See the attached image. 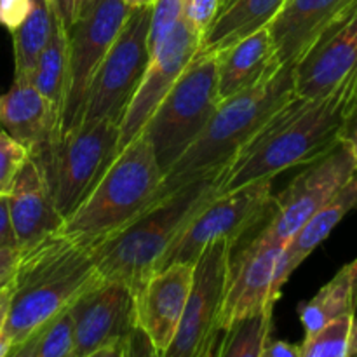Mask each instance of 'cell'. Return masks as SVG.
I'll return each mask as SVG.
<instances>
[{
  "instance_id": "7bdbcfd3",
  "label": "cell",
  "mask_w": 357,
  "mask_h": 357,
  "mask_svg": "<svg viewBox=\"0 0 357 357\" xmlns=\"http://www.w3.org/2000/svg\"><path fill=\"white\" fill-rule=\"evenodd\" d=\"M94 0H77V6H75V20L80 17L82 14H86L89 10V7L93 6Z\"/></svg>"
},
{
  "instance_id": "e575fe53",
  "label": "cell",
  "mask_w": 357,
  "mask_h": 357,
  "mask_svg": "<svg viewBox=\"0 0 357 357\" xmlns=\"http://www.w3.org/2000/svg\"><path fill=\"white\" fill-rule=\"evenodd\" d=\"M338 139H340V142L347 146L349 152L352 153V159H354L357 169V101L352 103L351 108H349L347 117H345L344 126H342Z\"/></svg>"
},
{
  "instance_id": "5b68a950",
  "label": "cell",
  "mask_w": 357,
  "mask_h": 357,
  "mask_svg": "<svg viewBox=\"0 0 357 357\" xmlns=\"http://www.w3.org/2000/svg\"><path fill=\"white\" fill-rule=\"evenodd\" d=\"M162 176L152 145L139 135L117 153L100 183L58 232L101 243L152 206Z\"/></svg>"
},
{
  "instance_id": "ac0fdd59",
  "label": "cell",
  "mask_w": 357,
  "mask_h": 357,
  "mask_svg": "<svg viewBox=\"0 0 357 357\" xmlns=\"http://www.w3.org/2000/svg\"><path fill=\"white\" fill-rule=\"evenodd\" d=\"M354 3L357 0H286L267 26L279 63L295 66L314 42Z\"/></svg>"
},
{
  "instance_id": "44dd1931",
  "label": "cell",
  "mask_w": 357,
  "mask_h": 357,
  "mask_svg": "<svg viewBox=\"0 0 357 357\" xmlns=\"http://www.w3.org/2000/svg\"><path fill=\"white\" fill-rule=\"evenodd\" d=\"M281 68L268 28L255 31L216 54L220 100H229L265 84Z\"/></svg>"
},
{
  "instance_id": "30bf717a",
  "label": "cell",
  "mask_w": 357,
  "mask_h": 357,
  "mask_svg": "<svg viewBox=\"0 0 357 357\" xmlns=\"http://www.w3.org/2000/svg\"><path fill=\"white\" fill-rule=\"evenodd\" d=\"M236 244L213 241L194 265V282L173 340L160 357H209L220 337V316Z\"/></svg>"
},
{
  "instance_id": "d4e9b609",
  "label": "cell",
  "mask_w": 357,
  "mask_h": 357,
  "mask_svg": "<svg viewBox=\"0 0 357 357\" xmlns=\"http://www.w3.org/2000/svg\"><path fill=\"white\" fill-rule=\"evenodd\" d=\"M56 23L58 20H56L52 6L45 3L44 0H33L31 13L10 33L14 49V79L30 80Z\"/></svg>"
},
{
  "instance_id": "cb8c5ba5",
  "label": "cell",
  "mask_w": 357,
  "mask_h": 357,
  "mask_svg": "<svg viewBox=\"0 0 357 357\" xmlns=\"http://www.w3.org/2000/svg\"><path fill=\"white\" fill-rule=\"evenodd\" d=\"M357 309V258L344 265L314 298L300 305L298 316L305 337L317 333L333 321L356 316Z\"/></svg>"
},
{
  "instance_id": "7402d4cb",
  "label": "cell",
  "mask_w": 357,
  "mask_h": 357,
  "mask_svg": "<svg viewBox=\"0 0 357 357\" xmlns=\"http://www.w3.org/2000/svg\"><path fill=\"white\" fill-rule=\"evenodd\" d=\"M354 208H357V171L354 176L319 211L314 213L303 223L302 229L286 243L274 278V289L279 296H281V289L289 279V275L302 265V261L307 260V257L316 248H319L330 237L335 227Z\"/></svg>"
},
{
  "instance_id": "83f0119b",
  "label": "cell",
  "mask_w": 357,
  "mask_h": 357,
  "mask_svg": "<svg viewBox=\"0 0 357 357\" xmlns=\"http://www.w3.org/2000/svg\"><path fill=\"white\" fill-rule=\"evenodd\" d=\"M354 319L356 316L342 317L303 338L300 357H349Z\"/></svg>"
},
{
  "instance_id": "7dc6e473",
  "label": "cell",
  "mask_w": 357,
  "mask_h": 357,
  "mask_svg": "<svg viewBox=\"0 0 357 357\" xmlns=\"http://www.w3.org/2000/svg\"><path fill=\"white\" fill-rule=\"evenodd\" d=\"M45 3H49V6H52V2H54V0H44Z\"/></svg>"
},
{
  "instance_id": "d6a6232c",
  "label": "cell",
  "mask_w": 357,
  "mask_h": 357,
  "mask_svg": "<svg viewBox=\"0 0 357 357\" xmlns=\"http://www.w3.org/2000/svg\"><path fill=\"white\" fill-rule=\"evenodd\" d=\"M33 0H0V26L13 33L28 17Z\"/></svg>"
},
{
  "instance_id": "ee69618b",
  "label": "cell",
  "mask_w": 357,
  "mask_h": 357,
  "mask_svg": "<svg viewBox=\"0 0 357 357\" xmlns=\"http://www.w3.org/2000/svg\"><path fill=\"white\" fill-rule=\"evenodd\" d=\"M128 7L131 9H138V7H146V6H152L155 0H122Z\"/></svg>"
},
{
  "instance_id": "484cf974",
  "label": "cell",
  "mask_w": 357,
  "mask_h": 357,
  "mask_svg": "<svg viewBox=\"0 0 357 357\" xmlns=\"http://www.w3.org/2000/svg\"><path fill=\"white\" fill-rule=\"evenodd\" d=\"M66 79H68V33L61 24L56 23L51 38L35 65L30 82L58 112L59 126H61L63 105H65Z\"/></svg>"
},
{
  "instance_id": "4fadbf2b",
  "label": "cell",
  "mask_w": 357,
  "mask_h": 357,
  "mask_svg": "<svg viewBox=\"0 0 357 357\" xmlns=\"http://www.w3.org/2000/svg\"><path fill=\"white\" fill-rule=\"evenodd\" d=\"M199 44H201L199 31L185 17H181L169 37L150 56V63L143 73L142 82L119 124V152L142 135L143 128L157 110L160 101L166 98L178 77L183 73L195 52L199 51Z\"/></svg>"
},
{
  "instance_id": "603a6c76",
  "label": "cell",
  "mask_w": 357,
  "mask_h": 357,
  "mask_svg": "<svg viewBox=\"0 0 357 357\" xmlns=\"http://www.w3.org/2000/svg\"><path fill=\"white\" fill-rule=\"evenodd\" d=\"M286 0H222L215 20L202 33L199 51L218 54L268 26Z\"/></svg>"
},
{
  "instance_id": "f546056e",
  "label": "cell",
  "mask_w": 357,
  "mask_h": 357,
  "mask_svg": "<svg viewBox=\"0 0 357 357\" xmlns=\"http://www.w3.org/2000/svg\"><path fill=\"white\" fill-rule=\"evenodd\" d=\"M183 17V0H155L152 3L149 26V52L150 56L162 45L171 31Z\"/></svg>"
},
{
  "instance_id": "e0dca14e",
  "label": "cell",
  "mask_w": 357,
  "mask_h": 357,
  "mask_svg": "<svg viewBox=\"0 0 357 357\" xmlns=\"http://www.w3.org/2000/svg\"><path fill=\"white\" fill-rule=\"evenodd\" d=\"M195 264H173L157 271L135 293L136 326L142 328L157 351L167 349L194 282Z\"/></svg>"
},
{
  "instance_id": "8992f818",
  "label": "cell",
  "mask_w": 357,
  "mask_h": 357,
  "mask_svg": "<svg viewBox=\"0 0 357 357\" xmlns=\"http://www.w3.org/2000/svg\"><path fill=\"white\" fill-rule=\"evenodd\" d=\"M220 103L216 54L197 51L142 131L162 174L195 142Z\"/></svg>"
},
{
  "instance_id": "f35d334b",
  "label": "cell",
  "mask_w": 357,
  "mask_h": 357,
  "mask_svg": "<svg viewBox=\"0 0 357 357\" xmlns=\"http://www.w3.org/2000/svg\"><path fill=\"white\" fill-rule=\"evenodd\" d=\"M260 357H300V345L284 340H268Z\"/></svg>"
},
{
  "instance_id": "d590c367",
  "label": "cell",
  "mask_w": 357,
  "mask_h": 357,
  "mask_svg": "<svg viewBox=\"0 0 357 357\" xmlns=\"http://www.w3.org/2000/svg\"><path fill=\"white\" fill-rule=\"evenodd\" d=\"M10 281H13V279H10ZM10 281L0 288V357H7L10 351V344L9 340H7L6 335V321L7 312H9L10 293H13V284H10Z\"/></svg>"
},
{
  "instance_id": "7c38bea8",
  "label": "cell",
  "mask_w": 357,
  "mask_h": 357,
  "mask_svg": "<svg viewBox=\"0 0 357 357\" xmlns=\"http://www.w3.org/2000/svg\"><path fill=\"white\" fill-rule=\"evenodd\" d=\"M356 171L352 153L342 142L326 155L307 164L305 169L274 197L271 222L264 227L261 236L286 246L303 223L319 211Z\"/></svg>"
},
{
  "instance_id": "5bb4252c",
  "label": "cell",
  "mask_w": 357,
  "mask_h": 357,
  "mask_svg": "<svg viewBox=\"0 0 357 357\" xmlns=\"http://www.w3.org/2000/svg\"><path fill=\"white\" fill-rule=\"evenodd\" d=\"M73 319V357H86L124 342L136 326L135 293L121 281L98 278L68 307Z\"/></svg>"
},
{
  "instance_id": "f6af8a7d",
  "label": "cell",
  "mask_w": 357,
  "mask_h": 357,
  "mask_svg": "<svg viewBox=\"0 0 357 357\" xmlns=\"http://www.w3.org/2000/svg\"><path fill=\"white\" fill-rule=\"evenodd\" d=\"M349 357H357V319H354V328H352L351 352H349Z\"/></svg>"
},
{
  "instance_id": "bcb514c9",
  "label": "cell",
  "mask_w": 357,
  "mask_h": 357,
  "mask_svg": "<svg viewBox=\"0 0 357 357\" xmlns=\"http://www.w3.org/2000/svg\"><path fill=\"white\" fill-rule=\"evenodd\" d=\"M357 101V82H356V89H354V98H352V103H356Z\"/></svg>"
},
{
  "instance_id": "1f68e13d",
  "label": "cell",
  "mask_w": 357,
  "mask_h": 357,
  "mask_svg": "<svg viewBox=\"0 0 357 357\" xmlns=\"http://www.w3.org/2000/svg\"><path fill=\"white\" fill-rule=\"evenodd\" d=\"M222 0H183V17L202 37L215 20Z\"/></svg>"
},
{
  "instance_id": "4dcf8cb0",
  "label": "cell",
  "mask_w": 357,
  "mask_h": 357,
  "mask_svg": "<svg viewBox=\"0 0 357 357\" xmlns=\"http://www.w3.org/2000/svg\"><path fill=\"white\" fill-rule=\"evenodd\" d=\"M28 157V150L0 128V195H9L14 180Z\"/></svg>"
},
{
  "instance_id": "b9f144b4",
  "label": "cell",
  "mask_w": 357,
  "mask_h": 357,
  "mask_svg": "<svg viewBox=\"0 0 357 357\" xmlns=\"http://www.w3.org/2000/svg\"><path fill=\"white\" fill-rule=\"evenodd\" d=\"M122 344H124V342L107 345V347L91 352V354H87L86 357H124V354H122Z\"/></svg>"
},
{
  "instance_id": "8d00e7d4",
  "label": "cell",
  "mask_w": 357,
  "mask_h": 357,
  "mask_svg": "<svg viewBox=\"0 0 357 357\" xmlns=\"http://www.w3.org/2000/svg\"><path fill=\"white\" fill-rule=\"evenodd\" d=\"M20 257L21 250L17 246L0 248V288L6 286L13 279Z\"/></svg>"
},
{
  "instance_id": "f1b7e54d",
  "label": "cell",
  "mask_w": 357,
  "mask_h": 357,
  "mask_svg": "<svg viewBox=\"0 0 357 357\" xmlns=\"http://www.w3.org/2000/svg\"><path fill=\"white\" fill-rule=\"evenodd\" d=\"M35 357H73V319L68 309L42 331Z\"/></svg>"
},
{
  "instance_id": "277c9868",
  "label": "cell",
  "mask_w": 357,
  "mask_h": 357,
  "mask_svg": "<svg viewBox=\"0 0 357 357\" xmlns=\"http://www.w3.org/2000/svg\"><path fill=\"white\" fill-rule=\"evenodd\" d=\"M227 169L208 174L150 206L114 236L96 246V271L101 279L121 281L136 293L153 274L167 248L192 218L222 194Z\"/></svg>"
},
{
  "instance_id": "ba28073f",
  "label": "cell",
  "mask_w": 357,
  "mask_h": 357,
  "mask_svg": "<svg viewBox=\"0 0 357 357\" xmlns=\"http://www.w3.org/2000/svg\"><path fill=\"white\" fill-rule=\"evenodd\" d=\"M152 6L132 9L112 47L94 72L87 89L79 126H91L100 121L121 124L126 108L150 63L149 26Z\"/></svg>"
},
{
  "instance_id": "74e56055",
  "label": "cell",
  "mask_w": 357,
  "mask_h": 357,
  "mask_svg": "<svg viewBox=\"0 0 357 357\" xmlns=\"http://www.w3.org/2000/svg\"><path fill=\"white\" fill-rule=\"evenodd\" d=\"M16 246L13 227H10L9 208H7V195H0V248Z\"/></svg>"
},
{
  "instance_id": "60d3db41",
  "label": "cell",
  "mask_w": 357,
  "mask_h": 357,
  "mask_svg": "<svg viewBox=\"0 0 357 357\" xmlns=\"http://www.w3.org/2000/svg\"><path fill=\"white\" fill-rule=\"evenodd\" d=\"M49 326V324H47ZM45 326V328H47ZM44 328V330H45ZM42 330V331H44ZM42 331H38V333H35L33 337L28 338L26 342H23V344L16 345V347H10L9 354L7 357H35L37 354V347H38V342H40V337H42Z\"/></svg>"
},
{
  "instance_id": "d6986e66",
  "label": "cell",
  "mask_w": 357,
  "mask_h": 357,
  "mask_svg": "<svg viewBox=\"0 0 357 357\" xmlns=\"http://www.w3.org/2000/svg\"><path fill=\"white\" fill-rule=\"evenodd\" d=\"M10 227L20 250L33 246L61 229L63 218L56 209L42 166L28 157L7 195Z\"/></svg>"
},
{
  "instance_id": "9a60e30c",
  "label": "cell",
  "mask_w": 357,
  "mask_h": 357,
  "mask_svg": "<svg viewBox=\"0 0 357 357\" xmlns=\"http://www.w3.org/2000/svg\"><path fill=\"white\" fill-rule=\"evenodd\" d=\"M282 250L284 244L258 234L243 251L232 255L220 316L222 330L244 317L274 309L279 300L274 278Z\"/></svg>"
},
{
  "instance_id": "4316f807",
  "label": "cell",
  "mask_w": 357,
  "mask_h": 357,
  "mask_svg": "<svg viewBox=\"0 0 357 357\" xmlns=\"http://www.w3.org/2000/svg\"><path fill=\"white\" fill-rule=\"evenodd\" d=\"M274 309L236 321L220 331L209 357H260L265 344L271 340Z\"/></svg>"
},
{
  "instance_id": "ab89813d",
  "label": "cell",
  "mask_w": 357,
  "mask_h": 357,
  "mask_svg": "<svg viewBox=\"0 0 357 357\" xmlns=\"http://www.w3.org/2000/svg\"><path fill=\"white\" fill-rule=\"evenodd\" d=\"M75 6L77 0H54L52 2V10H54L56 20L65 28L66 33H68L70 26L75 21Z\"/></svg>"
},
{
  "instance_id": "7a4b0ae2",
  "label": "cell",
  "mask_w": 357,
  "mask_h": 357,
  "mask_svg": "<svg viewBox=\"0 0 357 357\" xmlns=\"http://www.w3.org/2000/svg\"><path fill=\"white\" fill-rule=\"evenodd\" d=\"M98 243L54 232L21 250L6 321L10 347L44 330L100 278Z\"/></svg>"
},
{
  "instance_id": "8fae6325",
  "label": "cell",
  "mask_w": 357,
  "mask_h": 357,
  "mask_svg": "<svg viewBox=\"0 0 357 357\" xmlns=\"http://www.w3.org/2000/svg\"><path fill=\"white\" fill-rule=\"evenodd\" d=\"M122 0H94L86 14L68 30V79L59 138L73 131L82 117L87 89L94 72L131 14Z\"/></svg>"
},
{
  "instance_id": "2e32d148",
  "label": "cell",
  "mask_w": 357,
  "mask_h": 357,
  "mask_svg": "<svg viewBox=\"0 0 357 357\" xmlns=\"http://www.w3.org/2000/svg\"><path fill=\"white\" fill-rule=\"evenodd\" d=\"M357 70V3L335 21L293 66L295 94L321 98Z\"/></svg>"
},
{
  "instance_id": "ffe728a7",
  "label": "cell",
  "mask_w": 357,
  "mask_h": 357,
  "mask_svg": "<svg viewBox=\"0 0 357 357\" xmlns=\"http://www.w3.org/2000/svg\"><path fill=\"white\" fill-rule=\"evenodd\" d=\"M0 128L38 155L59 138V115L30 80L14 79L0 98Z\"/></svg>"
},
{
  "instance_id": "9c48e42d",
  "label": "cell",
  "mask_w": 357,
  "mask_h": 357,
  "mask_svg": "<svg viewBox=\"0 0 357 357\" xmlns=\"http://www.w3.org/2000/svg\"><path fill=\"white\" fill-rule=\"evenodd\" d=\"M272 180L274 178L257 180L230 192H222L209 201L167 248L153 272L173 264H195L199 255L213 241L229 239L237 244L265 216L271 218L274 208Z\"/></svg>"
},
{
  "instance_id": "3957f363",
  "label": "cell",
  "mask_w": 357,
  "mask_h": 357,
  "mask_svg": "<svg viewBox=\"0 0 357 357\" xmlns=\"http://www.w3.org/2000/svg\"><path fill=\"white\" fill-rule=\"evenodd\" d=\"M293 96V66H282L265 84L223 100L201 135L164 174L152 206L194 180L229 169L265 122Z\"/></svg>"
},
{
  "instance_id": "52a82bcc",
  "label": "cell",
  "mask_w": 357,
  "mask_h": 357,
  "mask_svg": "<svg viewBox=\"0 0 357 357\" xmlns=\"http://www.w3.org/2000/svg\"><path fill=\"white\" fill-rule=\"evenodd\" d=\"M119 124L100 121L77 126L73 131L51 143L38 155L52 201L63 218H68L94 190L117 157Z\"/></svg>"
},
{
  "instance_id": "6da1fadb",
  "label": "cell",
  "mask_w": 357,
  "mask_h": 357,
  "mask_svg": "<svg viewBox=\"0 0 357 357\" xmlns=\"http://www.w3.org/2000/svg\"><path fill=\"white\" fill-rule=\"evenodd\" d=\"M356 82L357 70L326 96L307 100L295 94L230 164L222 192L275 178L282 171L326 155L340 143L338 135L352 105Z\"/></svg>"
},
{
  "instance_id": "836d02e7",
  "label": "cell",
  "mask_w": 357,
  "mask_h": 357,
  "mask_svg": "<svg viewBox=\"0 0 357 357\" xmlns=\"http://www.w3.org/2000/svg\"><path fill=\"white\" fill-rule=\"evenodd\" d=\"M122 354L124 357H160L155 345L149 338V335L142 328L135 326L122 344Z\"/></svg>"
}]
</instances>
